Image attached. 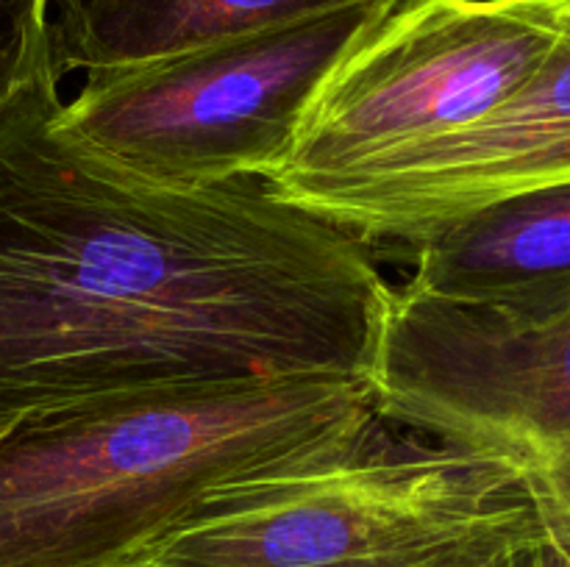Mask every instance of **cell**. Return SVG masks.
Returning <instances> with one entry per match:
<instances>
[{
    "label": "cell",
    "mask_w": 570,
    "mask_h": 567,
    "mask_svg": "<svg viewBox=\"0 0 570 567\" xmlns=\"http://www.w3.org/2000/svg\"><path fill=\"white\" fill-rule=\"evenodd\" d=\"M543 509L476 567H570V472H540Z\"/></svg>",
    "instance_id": "cell-10"
},
{
    "label": "cell",
    "mask_w": 570,
    "mask_h": 567,
    "mask_svg": "<svg viewBox=\"0 0 570 567\" xmlns=\"http://www.w3.org/2000/svg\"><path fill=\"white\" fill-rule=\"evenodd\" d=\"M50 53L0 109V431L115 400L371 378L393 284L262 176L150 187L89 159Z\"/></svg>",
    "instance_id": "cell-1"
},
{
    "label": "cell",
    "mask_w": 570,
    "mask_h": 567,
    "mask_svg": "<svg viewBox=\"0 0 570 567\" xmlns=\"http://www.w3.org/2000/svg\"><path fill=\"white\" fill-rule=\"evenodd\" d=\"M395 3L354 6L170 59L87 72L61 131L117 176L204 189L265 176L340 56Z\"/></svg>",
    "instance_id": "cell-4"
},
{
    "label": "cell",
    "mask_w": 570,
    "mask_h": 567,
    "mask_svg": "<svg viewBox=\"0 0 570 567\" xmlns=\"http://www.w3.org/2000/svg\"><path fill=\"white\" fill-rule=\"evenodd\" d=\"M390 426L570 467V300L549 311L468 309L390 289L371 367Z\"/></svg>",
    "instance_id": "cell-6"
},
{
    "label": "cell",
    "mask_w": 570,
    "mask_h": 567,
    "mask_svg": "<svg viewBox=\"0 0 570 567\" xmlns=\"http://www.w3.org/2000/svg\"><path fill=\"white\" fill-rule=\"evenodd\" d=\"M373 3L399 0H48L45 33L50 64L65 78L170 59Z\"/></svg>",
    "instance_id": "cell-9"
},
{
    "label": "cell",
    "mask_w": 570,
    "mask_h": 567,
    "mask_svg": "<svg viewBox=\"0 0 570 567\" xmlns=\"http://www.w3.org/2000/svg\"><path fill=\"white\" fill-rule=\"evenodd\" d=\"M560 183H570V0L554 48L493 111L293 206L351 233L379 265H406L417 245L471 211Z\"/></svg>",
    "instance_id": "cell-7"
},
{
    "label": "cell",
    "mask_w": 570,
    "mask_h": 567,
    "mask_svg": "<svg viewBox=\"0 0 570 567\" xmlns=\"http://www.w3.org/2000/svg\"><path fill=\"white\" fill-rule=\"evenodd\" d=\"M406 292L534 315L570 300V183L512 195L417 245Z\"/></svg>",
    "instance_id": "cell-8"
},
{
    "label": "cell",
    "mask_w": 570,
    "mask_h": 567,
    "mask_svg": "<svg viewBox=\"0 0 570 567\" xmlns=\"http://www.w3.org/2000/svg\"><path fill=\"white\" fill-rule=\"evenodd\" d=\"M568 0H399L323 76L265 172L295 203L493 111L554 48Z\"/></svg>",
    "instance_id": "cell-5"
},
{
    "label": "cell",
    "mask_w": 570,
    "mask_h": 567,
    "mask_svg": "<svg viewBox=\"0 0 570 567\" xmlns=\"http://www.w3.org/2000/svg\"><path fill=\"white\" fill-rule=\"evenodd\" d=\"M540 509L527 461L376 417L343 448L212 493L128 567H476Z\"/></svg>",
    "instance_id": "cell-3"
},
{
    "label": "cell",
    "mask_w": 570,
    "mask_h": 567,
    "mask_svg": "<svg viewBox=\"0 0 570 567\" xmlns=\"http://www.w3.org/2000/svg\"><path fill=\"white\" fill-rule=\"evenodd\" d=\"M367 376L115 400L0 431V567H128L212 493L354 442Z\"/></svg>",
    "instance_id": "cell-2"
},
{
    "label": "cell",
    "mask_w": 570,
    "mask_h": 567,
    "mask_svg": "<svg viewBox=\"0 0 570 567\" xmlns=\"http://www.w3.org/2000/svg\"><path fill=\"white\" fill-rule=\"evenodd\" d=\"M48 0H0V109L48 53Z\"/></svg>",
    "instance_id": "cell-11"
}]
</instances>
